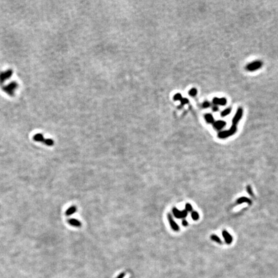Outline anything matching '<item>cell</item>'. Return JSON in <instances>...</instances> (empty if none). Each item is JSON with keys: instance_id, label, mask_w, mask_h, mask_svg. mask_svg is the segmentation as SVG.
<instances>
[{"instance_id": "1", "label": "cell", "mask_w": 278, "mask_h": 278, "mask_svg": "<svg viewBox=\"0 0 278 278\" xmlns=\"http://www.w3.org/2000/svg\"><path fill=\"white\" fill-rule=\"evenodd\" d=\"M18 87V84L15 81H12V82L9 83L6 86H5L2 88L3 90L6 93H7L10 96H14V95L15 91Z\"/></svg>"}, {"instance_id": "2", "label": "cell", "mask_w": 278, "mask_h": 278, "mask_svg": "<svg viewBox=\"0 0 278 278\" xmlns=\"http://www.w3.org/2000/svg\"><path fill=\"white\" fill-rule=\"evenodd\" d=\"M13 74L12 70H8L5 71L0 73V84H3L6 80L11 77Z\"/></svg>"}, {"instance_id": "3", "label": "cell", "mask_w": 278, "mask_h": 278, "mask_svg": "<svg viewBox=\"0 0 278 278\" xmlns=\"http://www.w3.org/2000/svg\"><path fill=\"white\" fill-rule=\"evenodd\" d=\"M261 65H262V63H261V61H254L247 65L246 68L249 71H254L260 68Z\"/></svg>"}, {"instance_id": "4", "label": "cell", "mask_w": 278, "mask_h": 278, "mask_svg": "<svg viewBox=\"0 0 278 278\" xmlns=\"http://www.w3.org/2000/svg\"><path fill=\"white\" fill-rule=\"evenodd\" d=\"M236 128L235 127V126H233L232 127H231V128L229 130V131H223V132L220 133V134H219V137H220V138L227 137L234 134V133L236 132Z\"/></svg>"}, {"instance_id": "5", "label": "cell", "mask_w": 278, "mask_h": 278, "mask_svg": "<svg viewBox=\"0 0 278 278\" xmlns=\"http://www.w3.org/2000/svg\"><path fill=\"white\" fill-rule=\"evenodd\" d=\"M168 221H169V224H170V225H171L173 230H174V231H178L179 230H180L179 226L178 225V224L176 223L175 221H174L173 218V216H171V214L169 213L168 214Z\"/></svg>"}, {"instance_id": "6", "label": "cell", "mask_w": 278, "mask_h": 278, "mask_svg": "<svg viewBox=\"0 0 278 278\" xmlns=\"http://www.w3.org/2000/svg\"><path fill=\"white\" fill-rule=\"evenodd\" d=\"M242 114H243V110H242V108H239L236 113L235 116H234V119L232 120V122H233V124L234 125L238 123V122L240 120L241 117L242 116Z\"/></svg>"}, {"instance_id": "7", "label": "cell", "mask_w": 278, "mask_h": 278, "mask_svg": "<svg viewBox=\"0 0 278 278\" xmlns=\"http://www.w3.org/2000/svg\"><path fill=\"white\" fill-rule=\"evenodd\" d=\"M213 103L214 104H218V105H222L224 106L227 103V100L225 98H218V97H215L213 99Z\"/></svg>"}, {"instance_id": "8", "label": "cell", "mask_w": 278, "mask_h": 278, "mask_svg": "<svg viewBox=\"0 0 278 278\" xmlns=\"http://www.w3.org/2000/svg\"><path fill=\"white\" fill-rule=\"evenodd\" d=\"M68 222L70 223V224L71 225L74 226V227H80L81 226V221H79L78 220L74 219V218L70 219V220L68 221Z\"/></svg>"}, {"instance_id": "9", "label": "cell", "mask_w": 278, "mask_h": 278, "mask_svg": "<svg viewBox=\"0 0 278 278\" xmlns=\"http://www.w3.org/2000/svg\"><path fill=\"white\" fill-rule=\"evenodd\" d=\"M34 140L35 141H36V142H44L45 139H44V137H43V135L41 134V133H37V134L35 135H34Z\"/></svg>"}, {"instance_id": "10", "label": "cell", "mask_w": 278, "mask_h": 278, "mask_svg": "<svg viewBox=\"0 0 278 278\" xmlns=\"http://www.w3.org/2000/svg\"><path fill=\"white\" fill-rule=\"evenodd\" d=\"M223 237H224L225 240V242L226 243H231V242L232 241V238L231 237V235L228 233L227 231H224L223 232Z\"/></svg>"}, {"instance_id": "11", "label": "cell", "mask_w": 278, "mask_h": 278, "mask_svg": "<svg viewBox=\"0 0 278 278\" xmlns=\"http://www.w3.org/2000/svg\"><path fill=\"white\" fill-rule=\"evenodd\" d=\"M76 210H77V208H76L75 206H71V207H69V208L67 209L66 212H65V214H66L67 216H70V215L74 214L76 212Z\"/></svg>"}, {"instance_id": "12", "label": "cell", "mask_w": 278, "mask_h": 278, "mask_svg": "<svg viewBox=\"0 0 278 278\" xmlns=\"http://www.w3.org/2000/svg\"><path fill=\"white\" fill-rule=\"evenodd\" d=\"M225 126V122L223 121H220V120L216 122L214 124V126L217 130H220L221 128H223Z\"/></svg>"}, {"instance_id": "13", "label": "cell", "mask_w": 278, "mask_h": 278, "mask_svg": "<svg viewBox=\"0 0 278 278\" xmlns=\"http://www.w3.org/2000/svg\"><path fill=\"white\" fill-rule=\"evenodd\" d=\"M173 213L174 216L175 218H178V219L182 218V212L178 208H176V207H174L173 208Z\"/></svg>"}, {"instance_id": "14", "label": "cell", "mask_w": 278, "mask_h": 278, "mask_svg": "<svg viewBox=\"0 0 278 278\" xmlns=\"http://www.w3.org/2000/svg\"><path fill=\"white\" fill-rule=\"evenodd\" d=\"M205 118H206V121L207 122H208V123H212L214 122V118H213V116L211 114H206V116H205Z\"/></svg>"}, {"instance_id": "15", "label": "cell", "mask_w": 278, "mask_h": 278, "mask_svg": "<svg viewBox=\"0 0 278 278\" xmlns=\"http://www.w3.org/2000/svg\"><path fill=\"white\" fill-rule=\"evenodd\" d=\"M191 217L193 218V220H198L199 219V214L196 211H192L191 212Z\"/></svg>"}, {"instance_id": "16", "label": "cell", "mask_w": 278, "mask_h": 278, "mask_svg": "<svg viewBox=\"0 0 278 278\" xmlns=\"http://www.w3.org/2000/svg\"><path fill=\"white\" fill-rule=\"evenodd\" d=\"M44 144H45V145H48V146H52V145H54V140H52V139H45V140H44Z\"/></svg>"}, {"instance_id": "17", "label": "cell", "mask_w": 278, "mask_h": 278, "mask_svg": "<svg viewBox=\"0 0 278 278\" xmlns=\"http://www.w3.org/2000/svg\"><path fill=\"white\" fill-rule=\"evenodd\" d=\"M231 108H227V109H225V110H223V111L221 112V115L222 116V117H225V116L229 115V114L231 113Z\"/></svg>"}, {"instance_id": "18", "label": "cell", "mask_w": 278, "mask_h": 278, "mask_svg": "<svg viewBox=\"0 0 278 278\" xmlns=\"http://www.w3.org/2000/svg\"><path fill=\"white\" fill-rule=\"evenodd\" d=\"M189 95H191V96L194 97L196 94H197V90H196V89L195 88H192L191 90H189Z\"/></svg>"}, {"instance_id": "19", "label": "cell", "mask_w": 278, "mask_h": 278, "mask_svg": "<svg viewBox=\"0 0 278 278\" xmlns=\"http://www.w3.org/2000/svg\"><path fill=\"white\" fill-rule=\"evenodd\" d=\"M182 99V95L180 93H176L174 95V101H181Z\"/></svg>"}, {"instance_id": "20", "label": "cell", "mask_w": 278, "mask_h": 278, "mask_svg": "<svg viewBox=\"0 0 278 278\" xmlns=\"http://www.w3.org/2000/svg\"><path fill=\"white\" fill-rule=\"evenodd\" d=\"M185 210L187 212L193 211V207H192V206H191V204H187L186 205H185Z\"/></svg>"}, {"instance_id": "21", "label": "cell", "mask_w": 278, "mask_h": 278, "mask_svg": "<svg viewBox=\"0 0 278 278\" xmlns=\"http://www.w3.org/2000/svg\"><path fill=\"white\" fill-rule=\"evenodd\" d=\"M210 238H211L212 240L218 242V243H221V240H220V239L219 238H218L217 236L212 235L211 236H210Z\"/></svg>"}, {"instance_id": "22", "label": "cell", "mask_w": 278, "mask_h": 278, "mask_svg": "<svg viewBox=\"0 0 278 278\" xmlns=\"http://www.w3.org/2000/svg\"><path fill=\"white\" fill-rule=\"evenodd\" d=\"M249 200L248 199V198H241L240 199L238 200V203L239 204H240V203H242V202H249Z\"/></svg>"}, {"instance_id": "23", "label": "cell", "mask_w": 278, "mask_h": 278, "mask_svg": "<svg viewBox=\"0 0 278 278\" xmlns=\"http://www.w3.org/2000/svg\"><path fill=\"white\" fill-rule=\"evenodd\" d=\"M181 212H182V218H186L187 216V214H188V212L186 211L185 210H183L182 211H181Z\"/></svg>"}, {"instance_id": "24", "label": "cell", "mask_w": 278, "mask_h": 278, "mask_svg": "<svg viewBox=\"0 0 278 278\" xmlns=\"http://www.w3.org/2000/svg\"><path fill=\"white\" fill-rule=\"evenodd\" d=\"M180 101H181V103H182V105H184V104H187V103H188V102H189V101H188V99H185V98H182V100H181Z\"/></svg>"}, {"instance_id": "25", "label": "cell", "mask_w": 278, "mask_h": 278, "mask_svg": "<svg viewBox=\"0 0 278 278\" xmlns=\"http://www.w3.org/2000/svg\"><path fill=\"white\" fill-rule=\"evenodd\" d=\"M125 276H126V273H125V272H122V273L120 274H119V275L116 278H124Z\"/></svg>"}, {"instance_id": "26", "label": "cell", "mask_w": 278, "mask_h": 278, "mask_svg": "<svg viewBox=\"0 0 278 278\" xmlns=\"http://www.w3.org/2000/svg\"><path fill=\"white\" fill-rule=\"evenodd\" d=\"M182 225H183V226H184V227H187V226L188 225V222H187V220H185V219H184V220H182Z\"/></svg>"}, {"instance_id": "27", "label": "cell", "mask_w": 278, "mask_h": 278, "mask_svg": "<svg viewBox=\"0 0 278 278\" xmlns=\"http://www.w3.org/2000/svg\"><path fill=\"white\" fill-rule=\"evenodd\" d=\"M209 105H210V104H209V103L208 102H205V103L203 104V106H204V107H207L209 106Z\"/></svg>"}, {"instance_id": "28", "label": "cell", "mask_w": 278, "mask_h": 278, "mask_svg": "<svg viewBox=\"0 0 278 278\" xmlns=\"http://www.w3.org/2000/svg\"><path fill=\"white\" fill-rule=\"evenodd\" d=\"M212 109H213L214 111H216L218 110V107H217V106H214L213 108H212Z\"/></svg>"}]
</instances>
